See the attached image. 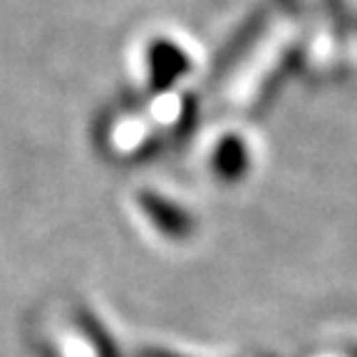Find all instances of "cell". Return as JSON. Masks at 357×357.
<instances>
[{
    "label": "cell",
    "mask_w": 357,
    "mask_h": 357,
    "mask_svg": "<svg viewBox=\"0 0 357 357\" xmlns=\"http://www.w3.org/2000/svg\"><path fill=\"white\" fill-rule=\"evenodd\" d=\"M38 337H43L40 345L47 357H122L95 312L79 305L50 307L43 315Z\"/></svg>",
    "instance_id": "cell-1"
},
{
    "label": "cell",
    "mask_w": 357,
    "mask_h": 357,
    "mask_svg": "<svg viewBox=\"0 0 357 357\" xmlns=\"http://www.w3.org/2000/svg\"><path fill=\"white\" fill-rule=\"evenodd\" d=\"M134 216L139 218L142 226L151 236H159L156 241L167 243H181L196 231V218L189 208L176 201L174 196L156 189H142L132 196Z\"/></svg>",
    "instance_id": "cell-2"
},
{
    "label": "cell",
    "mask_w": 357,
    "mask_h": 357,
    "mask_svg": "<svg viewBox=\"0 0 357 357\" xmlns=\"http://www.w3.org/2000/svg\"><path fill=\"white\" fill-rule=\"evenodd\" d=\"M191 55L172 38H154L146 47V92L169 95L191 73Z\"/></svg>",
    "instance_id": "cell-3"
},
{
    "label": "cell",
    "mask_w": 357,
    "mask_h": 357,
    "mask_svg": "<svg viewBox=\"0 0 357 357\" xmlns=\"http://www.w3.org/2000/svg\"><path fill=\"white\" fill-rule=\"evenodd\" d=\"M206 167L213 181H241L245 169L251 167V151L241 134H223L208 144Z\"/></svg>",
    "instance_id": "cell-4"
},
{
    "label": "cell",
    "mask_w": 357,
    "mask_h": 357,
    "mask_svg": "<svg viewBox=\"0 0 357 357\" xmlns=\"http://www.w3.org/2000/svg\"><path fill=\"white\" fill-rule=\"evenodd\" d=\"M355 357H357V350H355Z\"/></svg>",
    "instance_id": "cell-5"
}]
</instances>
